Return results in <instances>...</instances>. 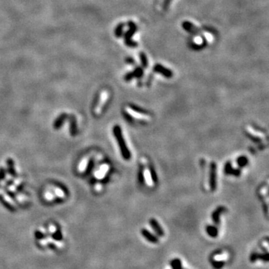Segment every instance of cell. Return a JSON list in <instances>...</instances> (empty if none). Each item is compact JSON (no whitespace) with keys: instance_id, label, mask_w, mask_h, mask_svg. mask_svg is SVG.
Listing matches in <instances>:
<instances>
[{"instance_id":"obj_1","label":"cell","mask_w":269,"mask_h":269,"mask_svg":"<svg viewBox=\"0 0 269 269\" xmlns=\"http://www.w3.org/2000/svg\"><path fill=\"white\" fill-rule=\"evenodd\" d=\"M113 133L114 135H115L117 143H118L120 149L121 155H122L123 159H126V160H129L131 157L130 152H129L128 147L126 146V143L124 137H123L121 128L118 125L115 126V127L113 128Z\"/></svg>"},{"instance_id":"obj_2","label":"cell","mask_w":269,"mask_h":269,"mask_svg":"<svg viewBox=\"0 0 269 269\" xmlns=\"http://www.w3.org/2000/svg\"><path fill=\"white\" fill-rule=\"evenodd\" d=\"M125 110L126 111L127 115L134 119L142 121H149L151 119L150 115H147V113H145L142 110H140V109H135L132 106L126 107Z\"/></svg>"},{"instance_id":"obj_3","label":"cell","mask_w":269,"mask_h":269,"mask_svg":"<svg viewBox=\"0 0 269 269\" xmlns=\"http://www.w3.org/2000/svg\"><path fill=\"white\" fill-rule=\"evenodd\" d=\"M216 165L215 163L212 162L210 165V171H209V184L210 188L212 191H215L216 189L217 182H216Z\"/></svg>"},{"instance_id":"obj_4","label":"cell","mask_w":269,"mask_h":269,"mask_svg":"<svg viewBox=\"0 0 269 269\" xmlns=\"http://www.w3.org/2000/svg\"><path fill=\"white\" fill-rule=\"evenodd\" d=\"M149 224H150V226L152 227L153 230L155 231V233H156L157 236L163 237L165 236V232L164 230H163L162 227L160 226V224H159V222L157 221L155 219H150L149 220Z\"/></svg>"},{"instance_id":"obj_5","label":"cell","mask_w":269,"mask_h":269,"mask_svg":"<svg viewBox=\"0 0 269 269\" xmlns=\"http://www.w3.org/2000/svg\"><path fill=\"white\" fill-rule=\"evenodd\" d=\"M153 173L150 169L149 168H145L144 171H143V176L144 177L145 181H146L147 184L149 186H153V184L155 183V176L153 175Z\"/></svg>"},{"instance_id":"obj_6","label":"cell","mask_w":269,"mask_h":269,"mask_svg":"<svg viewBox=\"0 0 269 269\" xmlns=\"http://www.w3.org/2000/svg\"><path fill=\"white\" fill-rule=\"evenodd\" d=\"M109 92H107L106 91H103V93H101V97L100 99H99V103H98V105H97V109H96L95 112L97 114H99L102 111V109H103V107L104 106V105L106 103L107 99H109Z\"/></svg>"},{"instance_id":"obj_7","label":"cell","mask_w":269,"mask_h":269,"mask_svg":"<svg viewBox=\"0 0 269 269\" xmlns=\"http://www.w3.org/2000/svg\"><path fill=\"white\" fill-rule=\"evenodd\" d=\"M141 235L150 243L156 244V243L159 242L158 237L155 236V235H153V233H151L149 231L146 230V229H142V230H141Z\"/></svg>"},{"instance_id":"obj_8","label":"cell","mask_w":269,"mask_h":269,"mask_svg":"<svg viewBox=\"0 0 269 269\" xmlns=\"http://www.w3.org/2000/svg\"><path fill=\"white\" fill-rule=\"evenodd\" d=\"M250 260L251 262H255L256 260H262L264 261H269V254H254L250 256Z\"/></svg>"},{"instance_id":"obj_9","label":"cell","mask_w":269,"mask_h":269,"mask_svg":"<svg viewBox=\"0 0 269 269\" xmlns=\"http://www.w3.org/2000/svg\"><path fill=\"white\" fill-rule=\"evenodd\" d=\"M224 208H223V207H219V208L217 209L216 210H215V212L212 213V218L215 224H219V221H219V216H220L221 213L224 212Z\"/></svg>"},{"instance_id":"obj_10","label":"cell","mask_w":269,"mask_h":269,"mask_svg":"<svg viewBox=\"0 0 269 269\" xmlns=\"http://www.w3.org/2000/svg\"><path fill=\"white\" fill-rule=\"evenodd\" d=\"M206 233H208L209 236L212 237V238H215L218 235V229L214 226H211V225H208L206 227Z\"/></svg>"},{"instance_id":"obj_11","label":"cell","mask_w":269,"mask_h":269,"mask_svg":"<svg viewBox=\"0 0 269 269\" xmlns=\"http://www.w3.org/2000/svg\"><path fill=\"white\" fill-rule=\"evenodd\" d=\"M171 266L172 269H182V262L179 259H173L171 262Z\"/></svg>"},{"instance_id":"obj_12","label":"cell","mask_w":269,"mask_h":269,"mask_svg":"<svg viewBox=\"0 0 269 269\" xmlns=\"http://www.w3.org/2000/svg\"><path fill=\"white\" fill-rule=\"evenodd\" d=\"M108 171H109V166H108L107 165H103V166L100 167V169H99L98 172H97V177H98V178H103Z\"/></svg>"},{"instance_id":"obj_13","label":"cell","mask_w":269,"mask_h":269,"mask_svg":"<svg viewBox=\"0 0 269 269\" xmlns=\"http://www.w3.org/2000/svg\"><path fill=\"white\" fill-rule=\"evenodd\" d=\"M213 266L217 268H221V267L224 266V262H213Z\"/></svg>"}]
</instances>
